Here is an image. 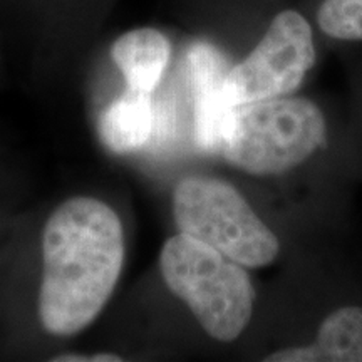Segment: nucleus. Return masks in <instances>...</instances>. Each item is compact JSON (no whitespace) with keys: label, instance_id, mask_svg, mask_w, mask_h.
Returning <instances> with one entry per match:
<instances>
[{"label":"nucleus","instance_id":"1","mask_svg":"<svg viewBox=\"0 0 362 362\" xmlns=\"http://www.w3.org/2000/svg\"><path fill=\"white\" fill-rule=\"evenodd\" d=\"M124 230L112 208L93 197H72L49 215L42 230L39 322L56 337L88 329L119 282Z\"/></svg>","mask_w":362,"mask_h":362},{"label":"nucleus","instance_id":"2","mask_svg":"<svg viewBox=\"0 0 362 362\" xmlns=\"http://www.w3.org/2000/svg\"><path fill=\"white\" fill-rule=\"evenodd\" d=\"M166 285L211 339L232 342L247 329L255 291L243 265L189 235L170 237L161 248Z\"/></svg>","mask_w":362,"mask_h":362},{"label":"nucleus","instance_id":"3","mask_svg":"<svg viewBox=\"0 0 362 362\" xmlns=\"http://www.w3.org/2000/svg\"><path fill=\"white\" fill-rule=\"evenodd\" d=\"M325 136V117L310 99H262L233 107L221 151L248 175H280L309 160Z\"/></svg>","mask_w":362,"mask_h":362},{"label":"nucleus","instance_id":"4","mask_svg":"<svg viewBox=\"0 0 362 362\" xmlns=\"http://www.w3.org/2000/svg\"><path fill=\"white\" fill-rule=\"evenodd\" d=\"M173 216L180 233L200 240L248 269L277 259L280 243L243 194L223 180L188 176L173 192Z\"/></svg>","mask_w":362,"mask_h":362},{"label":"nucleus","instance_id":"5","mask_svg":"<svg viewBox=\"0 0 362 362\" xmlns=\"http://www.w3.org/2000/svg\"><path fill=\"white\" fill-rule=\"evenodd\" d=\"M315 62L312 29L296 11L277 13L255 49L228 71L225 98L238 104L292 94Z\"/></svg>","mask_w":362,"mask_h":362},{"label":"nucleus","instance_id":"6","mask_svg":"<svg viewBox=\"0 0 362 362\" xmlns=\"http://www.w3.org/2000/svg\"><path fill=\"white\" fill-rule=\"evenodd\" d=\"M194 94V136L203 151H221L233 107L225 98V57L210 44L198 42L188 52Z\"/></svg>","mask_w":362,"mask_h":362},{"label":"nucleus","instance_id":"7","mask_svg":"<svg viewBox=\"0 0 362 362\" xmlns=\"http://www.w3.org/2000/svg\"><path fill=\"white\" fill-rule=\"evenodd\" d=\"M170 40L160 30L143 27L119 35L111 45V57L131 89L153 93L170 62Z\"/></svg>","mask_w":362,"mask_h":362},{"label":"nucleus","instance_id":"8","mask_svg":"<svg viewBox=\"0 0 362 362\" xmlns=\"http://www.w3.org/2000/svg\"><path fill=\"white\" fill-rule=\"evenodd\" d=\"M151 93L128 88L103 111L98 123L101 143L116 155H128L141 148L151 136Z\"/></svg>","mask_w":362,"mask_h":362},{"label":"nucleus","instance_id":"9","mask_svg":"<svg viewBox=\"0 0 362 362\" xmlns=\"http://www.w3.org/2000/svg\"><path fill=\"white\" fill-rule=\"evenodd\" d=\"M314 346L320 361L362 362V307L346 305L325 317Z\"/></svg>","mask_w":362,"mask_h":362},{"label":"nucleus","instance_id":"10","mask_svg":"<svg viewBox=\"0 0 362 362\" xmlns=\"http://www.w3.org/2000/svg\"><path fill=\"white\" fill-rule=\"evenodd\" d=\"M317 24L329 37L362 40V0H324Z\"/></svg>","mask_w":362,"mask_h":362},{"label":"nucleus","instance_id":"11","mask_svg":"<svg viewBox=\"0 0 362 362\" xmlns=\"http://www.w3.org/2000/svg\"><path fill=\"white\" fill-rule=\"evenodd\" d=\"M267 362H314L320 361L319 351L314 344L310 346H296L285 347L277 352H272L265 357Z\"/></svg>","mask_w":362,"mask_h":362},{"label":"nucleus","instance_id":"12","mask_svg":"<svg viewBox=\"0 0 362 362\" xmlns=\"http://www.w3.org/2000/svg\"><path fill=\"white\" fill-rule=\"evenodd\" d=\"M54 362H117L123 361V357L112 354V352H64L52 357Z\"/></svg>","mask_w":362,"mask_h":362}]
</instances>
